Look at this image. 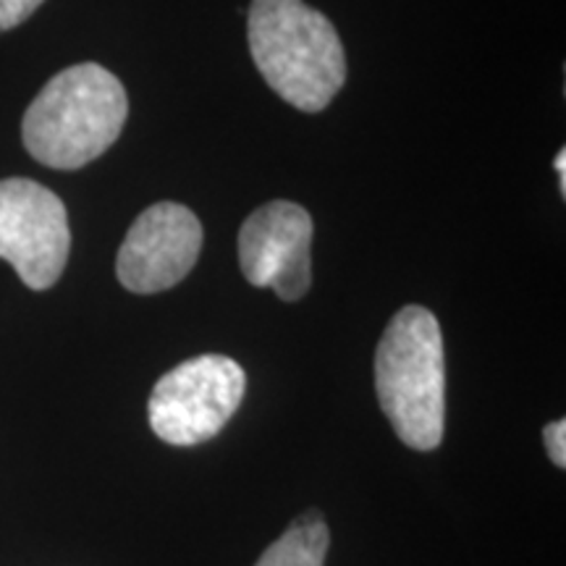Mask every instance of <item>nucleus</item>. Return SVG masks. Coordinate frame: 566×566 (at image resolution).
Here are the masks:
<instances>
[{
	"label": "nucleus",
	"mask_w": 566,
	"mask_h": 566,
	"mask_svg": "<svg viewBox=\"0 0 566 566\" xmlns=\"http://www.w3.org/2000/svg\"><path fill=\"white\" fill-rule=\"evenodd\" d=\"M543 441H546L551 462H554L558 470H564L566 467V422L556 420V422L546 424V430H543Z\"/></svg>",
	"instance_id": "10"
},
{
	"label": "nucleus",
	"mask_w": 566,
	"mask_h": 566,
	"mask_svg": "<svg viewBox=\"0 0 566 566\" xmlns=\"http://www.w3.org/2000/svg\"><path fill=\"white\" fill-rule=\"evenodd\" d=\"M328 525L317 512L300 516L254 566H325Z\"/></svg>",
	"instance_id": "8"
},
{
	"label": "nucleus",
	"mask_w": 566,
	"mask_h": 566,
	"mask_svg": "<svg viewBox=\"0 0 566 566\" xmlns=\"http://www.w3.org/2000/svg\"><path fill=\"white\" fill-rule=\"evenodd\" d=\"M126 116L124 84L101 63H76L40 90L24 113L21 137L42 166L74 171L113 147Z\"/></svg>",
	"instance_id": "1"
},
{
	"label": "nucleus",
	"mask_w": 566,
	"mask_h": 566,
	"mask_svg": "<svg viewBox=\"0 0 566 566\" xmlns=\"http://www.w3.org/2000/svg\"><path fill=\"white\" fill-rule=\"evenodd\" d=\"M375 391L396 436L415 451H433L446 430V357L430 310L407 304L388 323L375 352Z\"/></svg>",
	"instance_id": "3"
},
{
	"label": "nucleus",
	"mask_w": 566,
	"mask_h": 566,
	"mask_svg": "<svg viewBox=\"0 0 566 566\" xmlns=\"http://www.w3.org/2000/svg\"><path fill=\"white\" fill-rule=\"evenodd\" d=\"M247 375L237 359L200 354L176 365L155 384L150 428L171 446H197L216 438L244 399Z\"/></svg>",
	"instance_id": "4"
},
{
	"label": "nucleus",
	"mask_w": 566,
	"mask_h": 566,
	"mask_svg": "<svg viewBox=\"0 0 566 566\" xmlns=\"http://www.w3.org/2000/svg\"><path fill=\"white\" fill-rule=\"evenodd\" d=\"M71 229L59 195L32 179L0 181V258L24 286L45 292L69 263Z\"/></svg>",
	"instance_id": "5"
},
{
	"label": "nucleus",
	"mask_w": 566,
	"mask_h": 566,
	"mask_svg": "<svg viewBox=\"0 0 566 566\" xmlns=\"http://www.w3.org/2000/svg\"><path fill=\"white\" fill-rule=\"evenodd\" d=\"M202 250V223L179 202L147 208L126 233L116 273L134 294H158L192 271Z\"/></svg>",
	"instance_id": "7"
},
{
	"label": "nucleus",
	"mask_w": 566,
	"mask_h": 566,
	"mask_svg": "<svg viewBox=\"0 0 566 566\" xmlns=\"http://www.w3.org/2000/svg\"><path fill=\"white\" fill-rule=\"evenodd\" d=\"M247 38L263 80L294 108L321 113L344 87L342 38L304 0H252Z\"/></svg>",
	"instance_id": "2"
},
{
	"label": "nucleus",
	"mask_w": 566,
	"mask_h": 566,
	"mask_svg": "<svg viewBox=\"0 0 566 566\" xmlns=\"http://www.w3.org/2000/svg\"><path fill=\"white\" fill-rule=\"evenodd\" d=\"M45 0H0V34L24 24Z\"/></svg>",
	"instance_id": "9"
},
{
	"label": "nucleus",
	"mask_w": 566,
	"mask_h": 566,
	"mask_svg": "<svg viewBox=\"0 0 566 566\" xmlns=\"http://www.w3.org/2000/svg\"><path fill=\"white\" fill-rule=\"evenodd\" d=\"M554 168L558 171V187H562V195H566V153L564 150H558V155H556V160H554Z\"/></svg>",
	"instance_id": "11"
},
{
	"label": "nucleus",
	"mask_w": 566,
	"mask_h": 566,
	"mask_svg": "<svg viewBox=\"0 0 566 566\" xmlns=\"http://www.w3.org/2000/svg\"><path fill=\"white\" fill-rule=\"evenodd\" d=\"M310 244V212L289 200L268 202L239 231V265L252 286L273 289L283 302H296L313 283Z\"/></svg>",
	"instance_id": "6"
}]
</instances>
